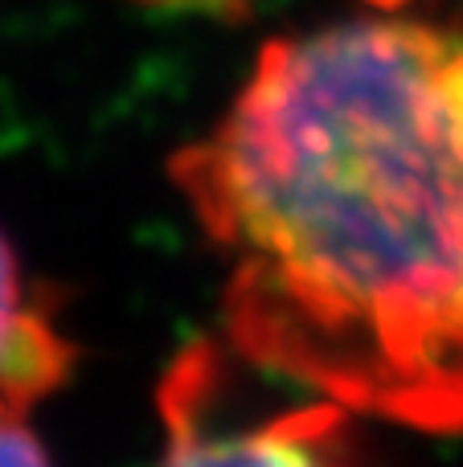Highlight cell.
<instances>
[{
    "mask_svg": "<svg viewBox=\"0 0 463 467\" xmlns=\"http://www.w3.org/2000/svg\"><path fill=\"white\" fill-rule=\"evenodd\" d=\"M226 365L213 345H193L160 386L164 455L156 467H365L345 406H283L259 419H226Z\"/></svg>",
    "mask_w": 463,
    "mask_h": 467,
    "instance_id": "2",
    "label": "cell"
},
{
    "mask_svg": "<svg viewBox=\"0 0 463 467\" xmlns=\"http://www.w3.org/2000/svg\"><path fill=\"white\" fill-rule=\"evenodd\" d=\"M139 5H156V8H193V13L238 16V13H246L254 0H139Z\"/></svg>",
    "mask_w": 463,
    "mask_h": 467,
    "instance_id": "5",
    "label": "cell"
},
{
    "mask_svg": "<svg viewBox=\"0 0 463 467\" xmlns=\"http://www.w3.org/2000/svg\"><path fill=\"white\" fill-rule=\"evenodd\" d=\"M0 467H49L41 439L25 427V414H0Z\"/></svg>",
    "mask_w": 463,
    "mask_h": 467,
    "instance_id": "4",
    "label": "cell"
},
{
    "mask_svg": "<svg viewBox=\"0 0 463 467\" xmlns=\"http://www.w3.org/2000/svg\"><path fill=\"white\" fill-rule=\"evenodd\" d=\"M169 172L226 258L234 353L463 435V25L361 13L267 41Z\"/></svg>",
    "mask_w": 463,
    "mask_h": 467,
    "instance_id": "1",
    "label": "cell"
},
{
    "mask_svg": "<svg viewBox=\"0 0 463 467\" xmlns=\"http://www.w3.org/2000/svg\"><path fill=\"white\" fill-rule=\"evenodd\" d=\"M74 365V345L57 324L46 287L25 275L0 230V414H25L54 394Z\"/></svg>",
    "mask_w": 463,
    "mask_h": 467,
    "instance_id": "3",
    "label": "cell"
}]
</instances>
